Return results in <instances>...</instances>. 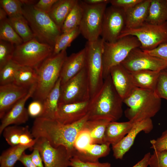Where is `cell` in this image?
<instances>
[{
  "instance_id": "ffe728a7",
  "label": "cell",
  "mask_w": 167,
  "mask_h": 167,
  "mask_svg": "<svg viewBox=\"0 0 167 167\" xmlns=\"http://www.w3.org/2000/svg\"><path fill=\"white\" fill-rule=\"evenodd\" d=\"M84 48L79 52L67 56L62 65L59 76L61 85L74 77L86 66Z\"/></svg>"
},
{
  "instance_id": "30bf717a",
  "label": "cell",
  "mask_w": 167,
  "mask_h": 167,
  "mask_svg": "<svg viewBox=\"0 0 167 167\" xmlns=\"http://www.w3.org/2000/svg\"><path fill=\"white\" fill-rule=\"evenodd\" d=\"M90 99L89 82L85 66L75 76L61 85L58 104L84 102Z\"/></svg>"
},
{
  "instance_id": "d4e9b609",
  "label": "cell",
  "mask_w": 167,
  "mask_h": 167,
  "mask_svg": "<svg viewBox=\"0 0 167 167\" xmlns=\"http://www.w3.org/2000/svg\"><path fill=\"white\" fill-rule=\"evenodd\" d=\"M160 72L143 70L130 73L136 87L154 91Z\"/></svg>"
},
{
  "instance_id": "f1b7e54d",
  "label": "cell",
  "mask_w": 167,
  "mask_h": 167,
  "mask_svg": "<svg viewBox=\"0 0 167 167\" xmlns=\"http://www.w3.org/2000/svg\"><path fill=\"white\" fill-rule=\"evenodd\" d=\"M28 146L19 144L3 151L0 156V167H14Z\"/></svg>"
},
{
  "instance_id": "7402d4cb",
  "label": "cell",
  "mask_w": 167,
  "mask_h": 167,
  "mask_svg": "<svg viewBox=\"0 0 167 167\" xmlns=\"http://www.w3.org/2000/svg\"><path fill=\"white\" fill-rule=\"evenodd\" d=\"M134 123L130 121L119 122L111 121L108 124L105 132V142L112 146L121 141L130 131Z\"/></svg>"
},
{
  "instance_id": "f5cc1de1",
  "label": "cell",
  "mask_w": 167,
  "mask_h": 167,
  "mask_svg": "<svg viewBox=\"0 0 167 167\" xmlns=\"http://www.w3.org/2000/svg\"><path fill=\"white\" fill-rule=\"evenodd\" d=\"M23 5L31 6L35 5L38 1L37 0H20Z\"/></svg>"
},
{
  "instance_id": "f546056e",
  "label": "cell",
  "mask_w": 167,
  "mask_h": 167,
  "mask_svg": "<svg viewBox=\"0 0 167 167\" xmlns=\"http://www.w3.org/2000/svg\"><path fill=\"white\" fill-rule=\"evenodd\" d=\"M37 80V75L34 68L20 66L16 73L13 83L29 88L36 83Z\"/></svg>"
},
{
  "instance_id": "cb8c5ba5",
  "label": "cell",
  "mask_w": 167,
  "mask_h": 167,
  "mask_svg": "<svg viewBox=\"0 0 167 167\" xmlns=\"http://www.w3.org/2000/svg\"><path fill=\"white\" fill-rule=\"evenodd\" d=\"M78 0H58L47 13L61 29L69 14Z\"/></svg>"
},
{
  "instance_id": "8d00e7d4",
  "label": "cell",
  "mask_w": 167,
  "mask_h": 167,
  "mask_svg": "<svg viewBox=\"0 0 167 167\" xmlns=\"http://www.w3.org/2000/svg\"><path fill=\"white\" fill-rule=\"evenodd\" d=\"M1 7L6 12L8 18L23 15V5L20 0H0Z\"/></svg>"
},
{
  "instance_id": "ba28073f",
  "label": "cell",
  "mask_w": 167,
  "mask_h": 167,
  "mask_svg": "<svg viewBox=\"0 0 167 167\" xmlns=\"http://www.w3.org/2000/svg\"><path fill=\"white\" fill-rule=\"evenodd\" d=\"M53 48L34 38L15 46L12 60L20 66L35 68L52 55Z\"/></svg>"
},
{
  "instance_id": "3957f363",
  "label": "cell",
  "mask_w": 167,
  "mask_h": 167,
  "mask_svg": "<svg viewBox=\"0 0 167 167\" xmlns=\"http://www.w3.org/2000/svg\"><path fill=\"white\" fill-rule=\"evenodd\" d=\"M128 107L125 111L126 117L133 123L154 116L161 107V99L154 91L136 88L123 100Z\"/></svg>"
},
{
  "instance_id": "d590c367",
  "label": "cell",
  "mask_w": 167,
  "mask_h": 167,
  "mask_svg": "<svg viewBox=\"0 0 167 167\" xmlns=\"http://www.w3.org/2000/svg\"><path fill=\"white\" fill-rule=\"evenodd\" d=\"M20 66L11 60L0 70V85L13 83Z\"/></svg>"
},
{
  "instance_id": "db71d44e",
  "label": "cell",
  "mask_w": 167,
  "mask_h": 167,
  "mask_svg": "<svg viewBox=\"0 0 167 167\" xmlns=\"http://www.w3.org/2000/svg\"><path fill=\"white\" fill-rule=\"evenodd\" d=\"M7 14L5 11L2 7L0 8V21L4 20L7 18Z\"/></svg>"
},
{
  "instance_id": "7c38bea8",
  "label": "cell",
  "mask_w": 167,
  "mask_h": 167,
  "mask_svg": "<svg viewBox=\"0 0 167 167\" xmlns=\"http://www.w3.org/2000/svg\"><path fill=\"white\" fill-rule=\"evenodd\" d=\"M121 64L130 72L143 70L161 71L167 68V62L149 55L139 47L132 49Z\"/></svg>"
},
{
  "instance_id": "2e32d148",
  "label": "cell",
  "mask_w": 167,
  "mask_h": 167,
  "mask_svg": "<svg viewBox=\"0 0 167 167\" xmlns=\"http://www.w3.org/2000/svg\"><path fill=\"white\" fill-rule=\"evenodd\" d=\"M36 85V83L31 87L28 93L18 101L1 119L0 135L6 127L12 125H19L24 124L28 120L29 115L25 105L27 100L32 97Z\"/></svg>"
},
{
  "instance_id": "816d5d0a",
  "label": "cell",
  "mask_w": 167,
  "mask_h": 167,
  "mask_svg": "<svg viewBox=\"0 0 167 167\" xmlns=\"http://www.w3.org/2000/svg\"><path fill=\"white\" fill-rule=\"evenodd\" d=\"M84 2L90 4H98L103 3H109V0H84Z\"/></svg>"
},
{
  "instance_id": "d6a6232c",
  "label": "cell",
  "mask_w": 167,
  "mask_h": 167,
  "mask_svg": "<svg viewBox=\"0 0 167 167\" xmlns=\"http://www.w3.org/2000/svg\"><path fill=\"white\" fill-rule=\"evenodd\" d=\"M83 15L81 1L78 0L66 18L61 28L62 33L71 30L79 27Z\"/></svg>"
},
{
  "instance_id": "f907efd6",
  "label": "cell",
  "mask_w": 167,
  "mask_h": 167,
  "mask_svg": "<svg viewBox=\"0 0 167 167\" xmlns=\"http://www.w3.org/2000/svg\"><path fill=\"white\" fill-rule=\"evenodd\" d=\"M151 155L150 152L147 153L140 161L132 167H148Z\"/></svg>"
},
{
  "instance_id": "e0dca14e",
  "label": "cell",
  "mask_w": 167,
  "mask_h": 167,
  "mask_svg": "<svg viewBox=\"0 0 167 167\" xmlns=\"http://www.w3.org/2000/svg\"><path fill=\"white\" fill-rule=\"evenodd\" d=\"M89 100L77 103L58 104L55 120L64 124H71L79 121L88 114Z\"/></svg>"
},
{
  "instance_id": "44dd1931",
  "label": "cell",
  "mask_w": 167,
  "mask_h": 167,
  "mask_svg": "<svg viewBox=\"0 0 167 167\" xmlns=\"http://www.w3.org/2000/svg\"><path fill=\"white\" fill-rule=\"evenodd\" d=\"M151 2V0H143L133 7L125 11V28H136L146 21Z\"/></svg>"
},
{
  "instance_id": "ac0fdd59",
  "label": "cell",
  "mask_w": 167,
  "mask_h": 167,
  "mask_svg": "<svg viewBox=\"0 0 167 167\" xmlns=\"http://www.w3.org/2000/svg\"><path fill=\"white\" fill-rule=\"evenodd\" d=\"M30 88L13 83L0 85V118L19 100L25 96Z\"/></svg>"
},
{
  "instance_id": "9a60e30c",
  "label": "cell",
  "mask_w": 167,
  "mask_h": 167,
  "mask_svg": "<svg viewBox=\"0 0 167 167\" xmlns=\"http://www.w3.org/2000/svg\"><path fill=\"white\" fill-rule=\"evenodd\" d=\"M153 128L151 118L134 123L129 132L119 142L112 146L113 156L116 159H122L133 145L137 135L141 131L148 134Z\"/></svg>"
},
{
  "instance_id": "bcb514c9",
  "label": "cell",
  "mask_w": 167,
  "mask_h": 167,
  "mask_svg": "<svg viewBox=\"0 0 167 167\" xmlns=\"http://www.w3.org/2000/svg\"><path fill=\"white\" fill-rule=\"evenodd\" d=\"M143 51L149 55L159 58L167 62V43L161 44L151 50Z\"/></svg>"
},
{
  "instance_id": "4fadbf2b",
  "label": "cell",
  "mask_w": 167,
  "mask_h": 167,
  "mask_svg": "<svg viewBox=\"0 0 167 167\" xmlns=\"http://www.w3.org/2000/svg\"><path fill=\"white\" fill-rule=\"evenodd\" d=\"M126 26L125 13L122 9L112 5L107 7L104 14L101 36L106 42L117 41Z\"/></svg>"
},
{
  "instance_id": "c3c4849f",
  "label": "cell",
  "mask_w": 167,
  "mask_h": 167,
  "mask_svg": "<svg viewBox=\"0 0 167 167\" xmlns=\"http://www.w3.org/2000/svg\"><path fill=\"white\" fill-rule=\"evenodd\" d=\"M33 151L30 154L32 161L37 167H44L43 160L39 150L32 148Z\"/></svg>"
},
{
  "instance_id": "74e56055",
  "label": "cell",
  "mask_w": 167,
  "mask_h": 167,
  "mask_svg": "<svg viewBox=\"0 0 167 167\" xmlns=\"http://www.w3.org/2000/svg\"><path fill=\"white\" fill-rule=\"evenodd\" d=\"M15 47L14 45L0 40V70L12 60Z\"/></svg>"
},
{
  "instance_id": "4316f807",
  "label": "cell",
  "mask_w": 167,
  "mask_h": 167,
  "mask_svg": "<svg viewBox=\"0 0 167 167\" xmlns=\"http://www.w3.org/2000/svg\"><path fill=\"white\" fill-rule=\"evenodd\" d=\"M146 22L161 24L167 22V0H151Z\"/></svg>"
},
{
  "instance_id": "5b68a950",
  "label": "cell",
  "mask_w": 167,
  "mask_h": 167,
  "mask_svg": "<svg viewBox=\"0 0 167 167\" xmlns=\"http://www.w3.org/2000/svg\"><path fill=\"white\" fill-rule=\"evenodd\" d=\"M22 12L35 37L54 48L57 38L62 33L48 14L37 9L34 5H23Z\"/></svg>"
},
{
  "instance_id": "7a4b0ae2",
  "label": "cell",
  "mask_w": 167,
  "mask_h": 167,
  "mask_svg": "<svg viewBox=\"0 0 167 167\" xmlns=\"http://www.w3.org/2000/svg\"><path fill=\"white\" fill-rule=\"evenodd\" d=\"M123 100L116 90L110 75L89 101L88 120L105 119L117 121L122 116Z\"/></svg>"
},
{
  "instance_id": "603a6c76",
  "label": "cell",
  "mask_w": 167,
  "mask_h": 167,
  "mask_svg": "<svg viewBox=\"0 0 167 167\" xmlns=\"http://www.w3.org/2000/svg\"><path fill=\"white\" fill-rule=\"evenodd\" d=\"M110 145L106 143L100 144L92 143L83 151H75L73 157H76L83 161L97 162L99 161L100 158L109 154L110 150Z\"/></svg>"
},
{
  "instance_id": "6da1fadb",
  "label": "cell",
  "mask_w": 167,
  "mask_h": 167,
  "mask_svg": "<svg viewBox=\"0 0 167 167\" xmlns=\"http://www.w3.org/2000/svg\"><path fill=\"white\" fill-rule=\"evenodd\" d=\"M88 120V113L79 121L69 124L38 117L34 121L31 132L34 139L44 138L54 148L64 147L72 157L75 151L74 143L76 137Z\"/></svg>"
},
{
  "instance_id": "7dc6e473",
  "label": "cell",
  "mask_w": 167,
  "mask_h": 167,
  "mask_svg": "<svg viewBox=\"0 0 167 167\" xmlns=\"http://www.w3.org/2000/svg\"><path fill=\"white\" fill-rule=\"evenodd\" d=\"M58 0H40L34 5L37 9L48 13Z\"/></svg>"
},
{
  "instance_id": "ab89813d",
  "label": "cell",
  "mask_w": 167,
  "mask_h": 167,
  "mask_svg": "<svg viewBox=\"0 0 167 167\" xmlns=\"http://www.w3.org/2000/svg\"><path fill=\"white\" fill-rule=\"evenodd\" d=\"M154 92L159 98L167 100V70L166 69L160 72Z\"/></svg>"
},
{
  "instance_id": "f6af8a7d",
  "label": "cell",
  "mask_w": 167,
  "mask_h": 167,
  "mask_svg": "<svg viewBox=\"0 0 167 167\" xmlns=\"http://www.w3.org/2000/svg\"><path fill=\"white\" fill-rule=\"evenodd\" d=\"M143 0H110L111 5L123 9L126 11L140 3Z\"/></svg>"
},
{
  "instance_id": "4dcf8cb0",
  "label": "cell",
  "mask_w": 167,
  "mask_h": 167,
  "mask_svg": "<svg viewBox=\"0 0 167 167\" xmlns=\"http://www.w3.org/2000/svg\"><path fill=\"white\" fill-rule=\"evenodd\" d=\"M8 21L17 34L26 42L35 38L28 22L23 15L8 18Z\"/></svg>"
},
{
  "instance_id": "d6986e66",
  "label": "cell",
  "mask_w": 167,
  "mask_h": 167,
  "mask_svg": "<svg viewBox=\"0 0 167 167\" xmlns=\"http://www.w3.org/2000/svg\"><path fill=\"white\" fill-rule=\"evenodd\" d=\"M109 75L116 90L123 100L137 88L133 83L131 73L121 64L112 67Z\"/></svg>"
},
{
  "instance_id": "484cf974",
  "label": "cell",
  "mask_w": 167,
  "mask_h": 167,
  "mask_svg": "<svg viewBox=\"0 0 167 167\" xmlns=\"http://www.w3.org/2000/svg\"><path fill=\"white\" fill-rule=\"evenodd\" d=\"M60 86L59 78L43 102V110L40 117L55 120L60 97Z\"/></svg>"
},
{
  "instance_id": "ee69618b",
  "label": "cell",
  "mask_w": 167,
  "mask_h": 167,
  "mask_svg": "<svg viewBox=\"0 0 167 167\" xmlns=\"http://www.w3.org/2000/svg\"><path fill=\"white\" fill-rule=\"evenodd\" d=\"M43 110V102L37 100L31 102L27 109L29 116L36 118L41 117Z\"/></svg>"
},
{
  "instance_id": "b9f144b4",
  "label": "cell",
  "mask_w": 167,
  "mask_h": 167,
  "mask_svg": "<svg viewBox=\"0 0 167 167\" xmlns=\"http://www.w3.org/2000/svg\"><path fill=\"white\" fill-rule=\"evenodd\" d=\"M70 166L71 167H111V164L108 162H100L82 161L75 157L70 160Z\"/></svg>"
},
{
  "instance_id": "60d3db41",
  "label": "cell",
  "mask_w": 167,
  "mask_h": 167,
  "mask_svg": "<svg viewBox=\"0 0 167 167\" xmlns=\"http://www.w3.org/2000/svg\"><path fill=\"white\" fill-rule=\"evenodd\" d=\"M150 167H167V150L155 151L149 161Z\"/></svg>"
},
{
  "instance_id": "836d02e7",
  "label": "cell",
  "mask_w": 167,
  "mask_h": 167,
  "mask_svg": "<svg viewBox=\"0 0 167 167\" xmlns=\"http://www.w3.org/2000/svg\"><path fill=\"white\" fill-rule=\"evenodd\" d=\"M0 40L7 41L15 46L24 42L10 24L8 18L0 21Z\"/></svg>"
},
{
  "instance_id": "e575fe53",
  "label": "cell",
  "mask_w": 167,
  "mask_h": 167,
  "mask_svg": "<svg viewBox=\"0 0 167 167\" xmlns=\"http://www.w3.org/2000/svg\"><path fill=\"white\" fill-rule=\"evenodd\" d=\"M29 129V126L25 127L17 125H10L6 127L2 134L8 144L14 146L19 144L21 135Z\"/></svg>"
},
{
  "instance_id": "1f68e13d",
  "label": "cell",
  "mask_w": 167,
  "mask_h": 167,
  "mask_svg": "<svg viewBox=\"0 0 167 167\" xmlns=\"http://www.w3.org/2000/svg\"><path fill=\"white\" fill-rule=\"evenodd\" d=\"M80 34L79 27L61 34L55 40L52 55L58 54L62 51L66 50Z\"/></svg>"
},
{
  "instance_id": "7bdbcfd3",
  "label": "cell",
  "mask_w": 167,
  "mask_h": 167,
  "mask_svg": "<svg viewBox=\"0 0 167 167\" xmlns=\"http://www.w3.org/2000/svg\"><path fill=\"white\" fill-rule=\"evenodd\" d=\"M150 142L151 148L155 151L167 150V129L162 132L160 137L151 140Z\"/></svg>"
},
{
  "instance_id": "9c48e42d",
  "label": "cell",
  "mask_w": 167,
  "mask_h": 167,
  "mask_svg": "<svg viewBox=\"0 0 167 167\" xmlns=\"http://www.w3.org/2000/svg\"><path fill=\"white\" fill-rule=\"evenodd\" d=\"M128 35L137 38L141 44L139 48L142 50H151L161 44L167 43V22L161 24L145 22L136 28H125L118 39Z\"/></svg>"
},
{
  "instance_id": "8fae6325",
  "label": "cell",
  "mask_w": 167,
  "mask_h": 167,
  "mask_svg": "<svg viewBox=\"0 0 167 167\" xmlns=\"http://www.w3.org/2000/svg\"><path fill=\"white\" fill-rule=\"evenodd\" d=\"M81 2L83 15L79 27L80 34L87 41L96 40L101 35L104 14L108 3L94 5L83 0Z\"/></svg>"
},
{
  "instance_id": "83f0119b",
  "label": "cell",
  "mask_w": 167,
  "mask_h": 167,
  "mask_svg": "<svg viewBox=\"0 0 167 167\" xmlns=\"http://www.w3.org/2000/svg\"><path fill=\"white\" fill-rule=\"evenodd\" d=\"M111 122L105 119L88 120L83 128L88 130L90 133L93 143L102 144L105 142V135L106 127Z\"/></svg>"
},
{
  "instance_id": "8992f818",
  "label": "cell",
  "mask_w": 167,
  "mask_h": 167,
  "mask_svg": "<svg viewBox=\"0 0 167 167\" xmlns=\"http://www.w3.org/2000/svg\"><path fill=\"white\" fill-rule=\"evenodd\" d=\"M104 42V40L99 37L94 41H87L84 47L90 99L100 89L104 82L102 57Z\"/></svg>"
},
{
  "instance_id": "11a10c76",
  "label": "cell",
  "mask_w": 167,
  "mask_h": 167,
  "mask_svg": "<svg viewBox=\"0 0 167 167\" xmlns=\"http://www.w3.org/2000/svg\"><path fill=\"white\" fill-rule=\"evenodd\" d=\"M166 70H167V68L166 69Z\"/></svg>"
},
{
  "instance_id": "277c9868",
  "label": "cell",
  "mask_w": 167,
  "mask_h": 167,
  "mask_svg": "<svg viewBox=\"0 0 167 167\" xmlns=\"http://www.w3.org/2000/svg\"><path fill=\"white\" fill-rule=\"evenodd\" d=\"M66 50L49 56L35 69L37 75L35 100L44 102L59 78L63 63L67 57Z\"/></svg>"
},
{
  "instance_id": "52a82bcc",
  "label": "cell",
  "mask_w": 167,
  "mask_h": 167,
  "mask_svg": "<svg viewBox=\"0 0 167 167\" xmlns=\"http://www.w3.org/2000/svg\"><path fill=\"white\" fill-rule=\"evenodd\" d=\"M140 45L137 38L132 35L124 36L113 42L104 41L102 56L104 80L109 75L112 67L120 64L132 49Z\"/></svg>"
},
{
  "instance_id": "681fc988",
  "label": "cell",
  "mask_w": 167,
  "mask_h": 167,
  "mask_svg": "<svg viewBox=\"0 0 167 167\" xmlns=\"http://www.w3.org/2000/svg\"><path fill=\"white\" fill-rule=\"evenodd\" d=\"M19 161L25 167H37L32 161L30 154H27L25 152L21 156Z\"/></svg>"
},
{
  "instance_id": "f35d334b",
  "label": "cell",
  "mask_w": 167,
  "mask_h": 167,
  "mask_svg": "<svg viewBox=\"0 0 167 167\" xmlns=\"http://www.w3.org/2000/svg\"><path fill=\"white\" fill-rule=\"evenodd\" d=\"M92 143V139L89 132L87 129L83 128L76 137L74 143V148L75 151H81Z\"/></svg>"
},
{
  "instance_id": "5bb4252c",
  "label": "cell",
  "mask_w": 167,
  "mask_h": 167,
  "mask_svg": "<svg viewBox=\"0 0 167 167\" xmlns=\"http://www.w3.org/2000/svg\"><path fill=\"white\" fill-rule=\"evenodd\" d=\"M35 143L32 148L39 151L44 167H68L72 157L64 146L53 147L45 138L35 139Z\"/></svg>"
}]
</instances>
